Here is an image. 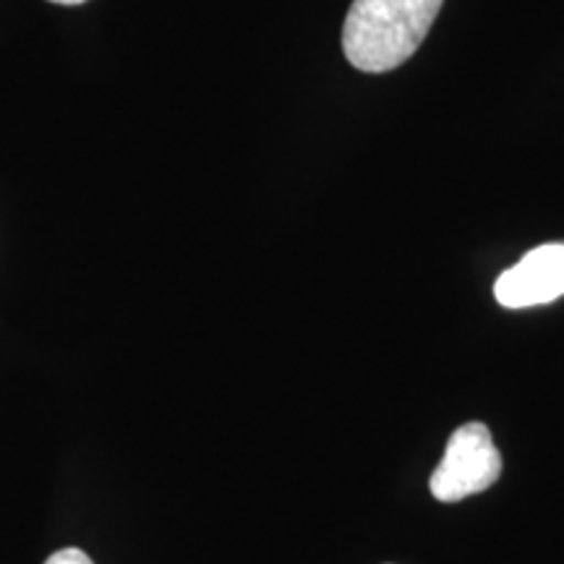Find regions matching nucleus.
<instances>
[{"instance_id": "1", "label": "nucleus", "mask_w": 564, "mask_h": 564, "mask_svg": "<svg viewBox=\"0 0 564 564\" xmlns=\"http://www.w3.org/2000/svg\"><path fill=\"white\" fill-rule=\"evenodd\" d=\"M444 0H352L343 51L364 74H387L411 61L426 40Z\"/></svg>"}, {"instance_id": "3", "label": "nucleus", "mask_w": 564, "mask_h": 564, "mask_svg": "<svg viewBox=\"0 0 564 564\" xmlns=\"http://www.w3.org/2000/svg\"><path fill=\"white\" fill-rule=\"evenodd\" d=\"M564 295V243H544L499 274L494 299L505 308L544 306Z\"/></svg>"}, {"instance_id": "5", "label": "nucleus", "mask_w": 564, "mask_h": 564, "mask_svg": "<svg viewBox=\"0 0 564 564\" xmlns=\"http://www.w3.org/2000/svg\"><path fill=\"white\" fill-rule=\"evenodd\" d=\"M51 3H61V6H79V3H87V0H51Z\"/></svg>"}, {"instance_id": "2", "label": "nucleus", "mask_w": 564, "mask_h": 564, "mask_svg": "<svg viewBox=\"0 0 564 564\" xmlns=\"http://www.w3.org/2000/svg\"><path fill=\"white\" fill-rule=\"evenodd\" d=\"M502 476V455L491 440L489 426L481 421L465 423L449 436L442 463L436 465L432 494L440 502H460L491 489Z\"/></svg>"}, {"instance_id": "4", "label": "nucleus", "mask_w": 564, "mask_h": 564, "mask_svg": "<svg viewBox=\"0 0 564 564\" xmlns=\"http://www.w3.org/2000/svg\"><path fill=\"white\" fill-rule=\"evenodd\" d=\"M45 564H95L89 560V554H84L82 549H61L55 552Z\"/></svg>"}]
</instances>
